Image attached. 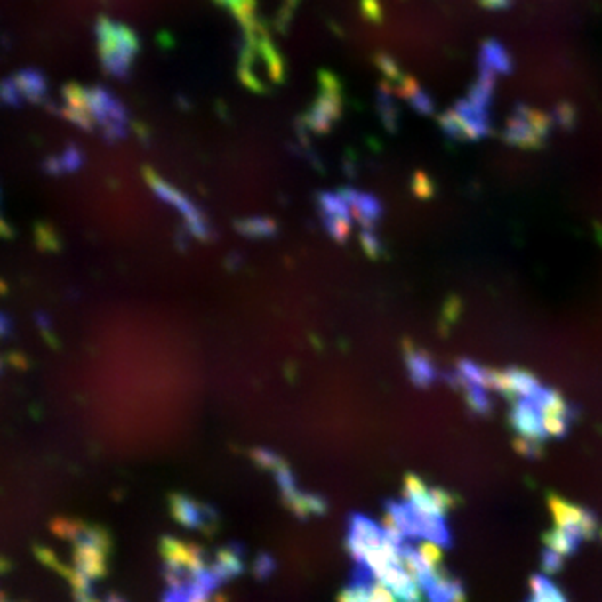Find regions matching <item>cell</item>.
Instances as JSON below:
<instances>
[{"label":"cell","instance_id":"6da1fadb","mask_svg":"<svg viewBox=\"0 0 602 602\" xmlns=\"http://www.w3.org/2000/svg\"><path fill=\"white\" fill-rule=\"evenodd\" d=\"M98 55L104 73L116 80H127L140 53V39L125 24L101 16L96 22Z\"/></svg>","mask_w":602,"mask_h":602},{"label":"cell","instance_id":"7a4b0ae2","mask_svg":"<svg viewBox=\"0 0 602 602\" xmlns=\"http://www.w3.org/2000/svg\"><path fill=\"white\" fill-rule=\"evenodd\" d=\"M384 525L396 526L407 540H427L437 546L451 548L453 533L445 517L423 513L407 502L388 499L384 503Z\"/></svg>","mask_w":602,"mask_h":602},{"label":"cell","instance_id":"3957f363","mask_svg":"<svg viewBox=\"0 0 602 602\" xmlns=\"http://www.w3.org/2000/svg\"><path fill=\"white\" fill-rule=\"evenodd\" d=\"M88 109L92 121L106 142L124 140L129 135V111L117 96L104 86L88 88Z\"/></svg>","mask_w":602,"mask_h":602},{"label":"cell","instance_id":"277c9868","mask_svg":"<svg viewBox=\"0 0 602 602\" xmlns=\"http://www.w3.org/2000/svg\"><path fill=\"white\" fill-rule=\"evenodd\" d=\"M145 180L150 186V189L157 193V197L160 201L168 203L170 207L176 209L180 215L186 221V229L189 237L199 238V240H211L213 238V229L207 221V217L203 215L201 209L193 203L189 197L183 196L180 189L170 186L168 181L162 180L157 172H152L150 168H145Z\"/></svg>","mask_w":602,"mask_h":602},{"label":"cell","instance_id":"5b68a950","mask_svg":"<svg viewBox=\"0 0 602 602\" xmlns=\"http://www.w3.org/2000/svg\"><path fill=\"white\" fill-rule=\"evenodd\" d=\"M392 544L386 536L384 526L376 525L373 518L363 513H351L347 517V533H345V550L355 564H365L376 550ZM394 546V544H392ZM402 550V548H400Z\"/></svg>","mask_w":602,"mask_h":602},{"label":"cell","instance_id":"8992f818","mask_svg":"<svg viewBox=\"0 0 602 602\" xmlns=\"http://www.w3.org/2000/svg\"><path fill=\"white\" fill-rule=\"evenodd\" d=\"M168 509L172 518L183 528L199 530L207 536L219 533L221 517L217 507H213L211 503L199 502V499L186 494H170Z\"/></svg>","mask_w":602,"mask_h":602},{"label":"cell","instance_id":"52a82bcc","mask_svg":"<svg viewBox=\"0 0 602 602\" xmlns=\"http://www.w3.org/2000/svg\"><path fill=\"white\" fill-rule=\"evenodd\" d=\"M404 502L412 503L423 513L445 517L461 503V497L441 486L427 484L421 476L407 474L404 478Z\"/></svg>","mask_w":602,"mask_h":602},{"label":"cell","instance_id":"ba28073f","mask_svg":"<svg viewBox=\"0 0 602 602\" xmlns=\"http://www.w3.org/2000/svg\"><path fill=\"white\" fill-rule=\"evenodd\" d=\"M320 83V98L314 101L309 114L301 119V124L314 132H328L335 119H340L341 116V92L338 78L330 73L322 75Z\"/></svg>","mask_w":602,"mask_h":602},{"label":"cell","instance_id":"9c48e42d","mask_svg":"<svg viewBox=\"0 0 602 602\" xmlns=\"http://www.w3.org/2000/svg\"><path fill=\"white\" fill-rule=\"evenodd\" d=\"M548 505L550 509H552L556 526L571 530V533H575L583 538L585 542L587 540H593L600 530L597 515L593 511H589V509L571 503L567 502V499L559 497L556 494H550Z\"/></svg>","mask_w":602,"mask_h":602},{"label":"cell","instance_id":"30bf717a","mask_svg":"<svg viewBox=\"0 0 602 602\" xmlns=\"http://www.w3.org/2000/svg\"><path fill=\"white\" fill-rule=\"evenodd\" d=\"M509 425H511L517 438H523V441L544 445L548 438L542 410L533 400H526V397H515V400H511Z\"/></svg>","mask_w":602,"mask_h":602},{"label":"cell","instance_id":"8fae6325","mask_svg":"<svg viewBox=\"0 0 602 602\" xmlns=\"http://www.w3.org/2000/svg\"><path fill=\"white\" fill-rule=\"evenodd\" d=\"M158 554L162 561L168 566H176L196 574V571L203 569L205 564V552L196 542H183V540L176 536H162L158 540Z\"/></svg>","mask_w":602,"mask_h":602},{"label":"cell","instance_id":"7c38bea8","mask_svg":"<svg viewBox=\"0 0 602 602\" xmlns=\"http://www.w3.org/2000/svg\"><path fill=\"white\" fill-rule=\"evenodd\" d=\"M246 546L240 542H229L217 548L215 556H213L209 567L215 571L217 577L224 583H230L232 579H238L246 574Z\"/></svg>","mask_w":602,"mask_h":602},{"label":"cell","instance_id":"4fadbf2b","mask_svg":"<svg viewBox=\"0 0 602 602\" xmlns=\"http://www.w3.org/2000/svg\"><path fill=\"white\" fill-rule=\"evenodd\" d=\"M109 552L90 542H73V567L83 574L92 583L101 581L108 575Z\"/></svg>","mask_w":602,"mask_h":602},{"label":"cell","instance_id":"5bb4252c","mask_svg":"<svg viewBox=\"0 0 602 602\" xmlns=\"http://www.w3.org/2000/svg\"><path fill=\"white\" fill-rule=\"evenodd\" d=\"M283 505L289 509V513H293L299 520H310L314 517H324L328 515V499H325L322 494H314V492H306L302 487L293 489L291 494L281 495Z\"/></svg>","mask_w":602,"mask_h":602},{"label":"cell","instance_id":"9a60e30c","mask_svg":"<svg viewBox=\"0 0 602 602\" xmlns=\"http://www.w3.org/2000/svg\"><path fill=\"white\" fill-rule=\"evenodd\" d=\"M542 413H544V425H546L548 437L561 438L569 433L571 427H574L575 417H577V407L566 402L564 396L556 392L552 400L542 407Z\"/></svg>","mask_w":602,"mask_h":602},{"label":"cell","instance_id":"2e32d148","mask_svg":"<svg viewBox=\"0 0 602 602\" xmlns=\"http://www.w3.org/2000/svg\"><path fill=\"white\" fill-rule=\"evenodd\" d=\"M446 382L451 384L454 388V390H458V392L462 394L464 402L468 405V410H470L474 415H479V417L492 415V412H494V400H492V397H489L487 388L464 381L462 376L458 374L456 371H453L451 374H446Z\"/></svg>","mask_w":602,"mask_h":602},{"label":"cell","instance_id":"e0dca14e","mask_svg":"<svg viewBox=\"0 0 602 602\" xmlns=\"http://www.w3.org/2000/svg\"><path fill=\"white\" fill-rule=\"evenodd\" d=\"M404 357L407 374H410V381L417 388H429L437 381L435 361L425 351L417 349V347H413L410 341H405Z\"/></svg>","mask_w":602,"mask_h":602},{"label":"cell","instance_id":"ac0fdd59","mask_svg":"<svg viewBox=\"0 0 602 602\" xmlns=\"http://www.w3.org/2000/svg\"><path fill=\"white\" fill-rule=\"evenodd\" d=\"M425 595L429 602H466V587L443 566L435 571L433 583Z\"/></svg>","mask_w":602,"mask_h":602},{"label":"cell","instance_id":"d6986e66","mask_svg":"<svg viewBox=\"0 0 602 602\" xmlns=\"http://www.w3.org/2000/svg\"><path fill=\"white\" fill-rule=\"evenodd\" d=\"M12 78L24 101H29V104H44L49 88H47V78L42 70L24 68V70H18Z\"/></svg>","mask_w":602,"mask_h":602},{"label":"cell","instance_id":"ffe728a7","mask_svg":"<svg viewBox=\"0 0 602 602\" xmlns=\"http://www.w3.org/2000/svg\"><path fill=\"white\" fill-rule=\"evenodd\" d=\"M86 160L84 150L78 145H68L60 155L51 157L44 162V170L49 176H65V173H73L83 168Z\"/></svg>","mask_w":602,"mask_h":602},{"label":"cell","instance_id":"44dd1931","mask_svg":"<svg viewBox=\"0 0 602 602\" xmlns=\"http://www.w3.org/2000/svg\"><path fill=\"white\" fill-rule=\"evenodd\" d=\"M583 542H585V540L581 538L579 534L571 533V530H566L561 526H556V525L544 533L546 548L554 550V552H558L559 556H564V558L575 556Z\"/></svg>","mask_w":602,"mask_h":602},{"label":"cell","instance_id":"7402d4cb","mask_svg":"<svg viewBox=\"0 0 602 602\" xmlns=\"http://www.w3.org/2000/svg\"><path fill=\"white\" fill-rule=\"evenodd\" d=\"M234 229L240 234V237L246 238H273L275 234L279 232L277 222L268 219V217H250V219H242L234 222Z\"/></svg>","mask_w":602,"mask_h":602},{"label":"cell","instance_id":"603a6c76","mask_svg":"<svg viewBox=\"0 0 602 602\" xmlns=\"http://www.w3.org/2000/svg\"><path fill=\"white\" fill-rule=\"evenodd\" d=\"M526 602H569L556 583H552L546 575L538 574L530 577V597Z\"/></svg>","mask_w":602,"mask_h":602},{"label":"cell","instance_id":"cb8c5ba5","mask_svg":"<svg viewBox=\"0 0 602 602\" xmlns=\"http://www.w3.org/2000/svg\"><path fill=\"white\" fill-rule=\"evenodd\" d=\"M215 3L229 8L242 29L252 28L253 24L260 22L258 0H215Z\"/></svg>","mask_w":602,"mask_h":602},{"label":"cell","instance_id":"d4e9b609","mask_svg":"<svg viewBox=\"0 0 602 602\" xmlns=\"http://www.w3.org/2000/svg\"><path fill=\"white\" fill-rule=\"evenodd\" d=\"M250 458H252V462L260 468V470L269 472L271 476L279 474L285 466H289V462L285 461L279 453L271 451V448H263V446L252 448Z\"/></svg>","mask_w":602,"mask_h":602},{"label":"cell","instance_id":"484cf974","mask_svg":"<svg viewBox=\"0 0 602 602\" xmlns=\"http://www.w3.org/2000/svg\"><path fill=\"white\" fill-rule=\"evenodd\" d=\"M83 520H78V518H67V517H57L51 520V533H53L55 536L59 538H63L67 540V542H73V540L76 538V534L80 533V528H83Z\"/></svg>","mask_w":602,"mask_h":602},{"label":"cell","instance_id":"4316f807","mask_svg":"<svg viewBox=\"0 0 602 602\" xmlns=\"http://www.w3.org/2000/svg\"><path fill=\"white\" fill-rule=\"evenodd\" d=\"M279 564L269 552H261L256 556V559L252 561V574L258 581H268L275 574H277Z\"/></svg>","mask_w":602,"mask_h":602},{"label":"cell","instance_id":"83f0119b","mask_svg":"<svg viewBox=\"0 0 602 602\" xmlns=\"http://www.w3.org/2000/svg\"><path fill=\"white\" fill-rule=\"evenodd\" d=\"M374 587V585H373ZM371 585H361V583H353L349 581L338 595V602H371V593H373Z\"/></svg>","mask_w":602,"mask_h":602},{"label":"cell","instance_id":"f1b7e54d","mask_svg":"<svg viewBox=\"0 0 602 602\" xmlns=\"http://www.w3.org/2000/svg\"><path fill=\"white\" fill-rule=\"evenodd\" d=\"M0 104L6 108H22L26 104L12 76L4 78L3 83H0Z\"/></svg>","mask_w":602,"mask_h":602},{"label":"cell","instance_id":"f546056e","mask_svg":"<svg viewBox=\"0 0 602 602\" xmlns=\"http://www.w3.org/2000/svg\"><path fill=\"white\" fill-rule=\"evenodd\" d=\"M36 240L37 246L47 252H59L60 250V238L55 229H51L49 224H37L36 227Z\"/></svg>","mask_w":602,"mask_h":602},{"label":"cell","instance_id":"4dcf8cb0","mask_svg":"<svg viewBox=\"0 0 602 602\" xmlns=\"http://www.w3.org/2000/svg\"><path fill=\"white\" fill-rule=\"evenodd\" d=\"M324 224L325 230H328L338 242L347 240L351 232V219H324Z\"/></svg>","mask_w":602,"mask_h":602},{"label":"cell","instance_id":"1f68e13d","mask_svg":"<svg viewBox=\"0 0 602 602\" xmlns=\"http://www.w3.org/2000/svg\"><path fill=\"white\" fill-rule=\"evenodd\" d=\"M564 561L566 558L559 556L558 552L550 548H544L542 552V569H544V575H558L561 569H564Z\"/></svg>","mask_w":602,"mask_h":602},{"label":"cell","instance_id":"d6a6232c","mask_svg":"<svg viewBox=\"0 0 602 602\" xmlns=\"http://www.w3.org/2000/svg\"><path fill=\"white\" fill-rule=\"evenodd\" d=\"M297 4H299V0H285V4L277 14V22H275V29H277V32H287L293 12H294V8H297Z\"/></svg>","mask_w":602,"mask_h":602},{"label":"cell","instance_id":"836d02e7","mask_svg":"<svg viewBox=\"0 0 602 602\" xmlns=\"http://www.w3.org/2000/svg\"><path fill=\"white\" fill-rule=\"evenodd\" d=\"M361 244H363V248L366 250V253H369V256H373V258L379 256L381 250H382L381 240L376 238V234L371 229H363V232H361Z\"/></svg>","mask_w":602,"mask_h":602},{"label":"cell","instance_id":"e575fe53","mask_svg":"<svg viewBox=\"0 0 602 602\" xmlns=\"http://www.w3.org/2000/svg\"><path fill=\"white\" fill-rule=\"evenodd\" d=\"M162 602H191V597L186 589H166V593L162 595Z\"/></svg>","mask_w":602,"mask_h":602},{"label":"cell","instance_id":"d590c367","mask_svg":"<svg viewBox=\"0 0 602 602\" xmlns=\"http://www.w3.org/2000/svg\"><path fill=\"white\" fill-rule=\"evenodd\" d=\"M37 324H39V330H42V333L45 335V340L51 343V345H57L55 341V335L53 333H51V322H49V318H47V316H44V314H37Z\"/></svg>","mask_w":602,"mask_h":602},{"label":"cell","instance_id":"8d00e7d4","mask_svg":"<svg viewBox=\"0 0 602 602\" xmlns=\"http://www.w3.org/2000/svg\"><path fill=\"white\" fill-rule=\"evenodd\" d=\"M14 332V324L10 320V316L0 312V340H8Z\"/></svg>","mask_w":602,"mask_h":602},{"label":"cell","instance_id":"74e56055","mask_svg":"<svg viewBox=\"0 0 602 602\" xmlns=\"http://www.w3.org/2000/svg\"><path fill=\"white\" fill-rule=\"evenodd\" d=\"M363 10H365V14L369 16V18L379 20L381 8H379V4H376V0H363Z\"/></svg>","mask_w":602,"mask_h":602},{"label":"cell","instance_id":"f35d334b","mask_svg":"<svg viewBox=\"0 0 602 602\" xmlns=\"http://www.w3.org/2000/svg\"><path fill=\"white\" fill-rule=\"evenodd\" d=\"M482 4H484L486 8L499 10V8H507V6H511V0H482Z\"/></svg>","mask_w":602,"mask_h":602},{"label":"cell","instance_id":"ab89813d","mask_svg":"<svg viewBox=\"0 0 602 602\" xmlns=\"http://www.w3.org/2000/svg\"><path fill=\"white\" fill-rule=\"evenodd\" d=\"M379 65L384 68V73H386L388 76H390V78H397V70H396V67H394L392 60H386V59H382V57H381Z\"/></svg>","mask_w":602,"mask_h":602},{"label":"cell","instance_id":"60d3db41","mask_svg":"<svg viewBox=\"0 0 602 602\" xmlns=\"http://www.w3.org/2000/svg\"><path fill=\"white\" fill-rule=\"evenodd\" d=\"M12 229L8 227V224L4 222V219L0 217V237H4V238H12Z\"/></svg>","mask_w":602,"mask_h":602},{"label":"cell","instance_id":"b9f144b4","mask_svg":"<svg viewBox=\"0 0 602 602\" xmlns=\"http://www.w3.org/2000/svg\"><path fill=\"white\" fill-rule=\"evenodd\" d=\"M191 602H229V600H227V597H222L221 593H217V595H213L209 598H191Z\"/></svg>","mask_w":602,"mask_h":602},{"label":"cell","instance_id":"7bdbcfd3","mask_svg":"<svg viewBox=\"0 0 602 602\" xmlns=\"http://www.w3.org/2000/svg\"><path fill=\"white\" fill-rule=\"evenodd\" d=\"M104 602H125V598L121 597V595H117V593H111Z\"/></svg>","mask_w":602,"mask_h":602},{"label":"cell","instance_id":"ee69618b","mask_svg":"<svg viewBox=\"0 0 602 602\" xmlns=\"http://www.w3.org/2000/svg\"><path fill=\"white\" fill-rule=\"evenodd\" d=\"M0 217H3V196H0Z\"/></svg>","mask_w":602,"mask_h":602},{"label":"cell","instance_id":"f6af8a7d","mask_svg":"<svg viewBox=\"0 0 602 602\" xmlns=\"http://www.w3.org/2000/svg\"><path fill=\"white\" fill-rule=\"evenodd\" d=\"M600 534H602V528H600Z\"/></svg>","mask_w":602,"mask_h":602}]
</instances>
